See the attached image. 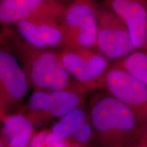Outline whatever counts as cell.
Masks as SVG:
<instances>
[{
	"instance_id": "7",
	"label": "cell",
	"mask_w": 147,
	"mask_h": 147,
	"mask_svg": "<svg viewBox=\"0 0 147 147\" xmlns=\"http://www.w3.org/2000/svg\"><path fill=\"white\" fill-rule=\"evenodd\" d=\"M136 50L124 22L101 1L98 8L97 52L114 63Z\"/></svg>"
},
{
	"instance_id": "12",
	"label": "cell",
	"mask_w": 147,
	"mask_h": 147,
	"mask_svg": "<svg viewBox=\"0 0 147 147\" xmlns=\"http://www.w3.org/2000/svg\"><path fill=\"white\" fill-rule=\"evenodd\" d=\"M51 130L72 144L90 145L93 131L88 108L78 107L55 121Z\"/></svg>"
},
{
	"instance_id": "10",
	"label": "cell",
	"mask_w": 147,
	"mask_h": 147,
	"mask_svg": "<svg viewBox=\"0 0 147 147\" xmlns=\"http://www.w3.org/2000/svg\"><path fill=\"white\" fill-rule=\"evenodd\" d=\"M67 6L56 0H3L0 3V23L1 27H10L29 18L61 20Z\"/></svg>"
},
{
	"instance_id": "11",
	"label": "cell",
	"mask_w": 147,
	"mask_h": 147,
	"mask_svg": "<svg viewBox=\"0 0 147 147\" xmlns=\"http://www.w3.org/2000/svg\"><path fill=\"white\" fill-rule=\"evenodd\" d=\"M124 22L136 50L147 51V0H102Z\"/></svg>"
},
{
	"instance_id": "5",
	"label": "cell",
	"mask_w": 147,
	"mask_h": 147,
	"mask_svg": "<svg viewBox=\"0 0 147 147\" xmlns=\"http://www.w3.org/2000/svg\"><path fill=\"white\" fill-rule=\"evenodd\" d=\"M30 87L16 55L6 46L0 49V117L18 113Z\"/></svg>"
},
{
	"instance_id": "4",
	"label": "cell",
	"mask_w": 147,
	"mask_h": 147,
	"mask_svg": "<svg viewBox=\"0 0 147 147\" xmlns=\"http://www.w3.org/2000/svg\"><path fill=\"white\" fill-rule=\"evenodd\" d=\"M99 5L97 0H73L67 5L61 20L66 47L97 51Z\"/></svg>"
},
{
	"instance_id": "8",
	"label": "cell",
	"mask_w": 147,
	"mask_h": 147,
	"mask_svg": "<svg viewBox=\"0 0 147 147\" xmlns=\"http://www.w3.org/2000/svg\"><path fill=\"white\" fill-rule=\"evenodd\" d=\"M100 91L120 101L136 113L143 123L147 119V85L125 69L111 64L104 74Z\"/></svg>"
},
{
	"instance_id": "20",
	"label": "cell",
	"mask_w": 147,
	"mask_h": 147,
	"mask_svg": "<svg viewBox=\"0 0 147 147\" xmlns=\"http://www.w3.org/2000/svg\"><path fill=\"white\" fill-rule=\"evenodd\" d=\"M146 45H147V22H146Z\"/></svg>"
},
{
	"instance_id": "14",
	"label": "cell",
	"mask_w": 147,
	"mask_h": 147,
	"mask_svg": "<svg viewBox=\"0 0 147 147\" xmlns=\"http://www.w3.org/2000/svg\"><path fill=\"white\" fill-rule=\"evenodd\" d=\"M112 64L125 69L147 85V51L136 50Z\"/></svg>"
},
{
	"instance_id": "1",
	"label": "cell",
	"mask_w": 147,
	"mask_h": 147,
	"mask_svg": "<svg viewBox=\"0 0 147 147\" xmlns=\"http://www.w3.org/2000/svg\"><path fill=\"white\" fill-rule=\"evenodd\" d=\"M1 27V45L8 47L17 57L31 89L59 91L80 84L64 67L61 49L34 47L22 40L12 26Z\"/></svg>"
},
{
	"instance_id": "21",
	"label": "cell",
	"mask_w": 147,
	"mask_h": 147,
	"mask_svg": "<svg viewBox=\"0 0 147 147\" xmlns=\"http://www.w3.org/2000/svg\"><path fill=\"white\" fill-rule=\"evenodd\" d=\"M1 1H3V0H1Z\"/></svg>"
},
{
	"instance_id": "3",
	"label": "cell",
	"mask_w": 147,
	"mask_h": 147,
	"mask_svg": "<svg viewBox=\"0 0 147 147\" xmlns=\"http://www.w3.org/2000/svg\"><path fill=\"white\" fill-rule=\"evenodd\" d=\"M89 93L80 84L59 91L34 90L18 113L27 117L35 127L45 125L84 106Z\"/></svg>"
},
{
	"instance_id": "16",
	"label": "cell",
	"mask_w": 147,
	"mask_h": 147,
	"mask_svg": "<svg viewBox=\"0 0 147 147\" xmlns=\"http://www.w3.org/2000/svg\"><path fill=\"white\" fill-rule=\"evenodd\" d=\"M140 140L146 143L147 144V119H146V121L143 123L142 132H141L140 139Z\"/></svg>"
},
{
	"instance_id": "15",
	"label": "cell",
	"mask_w": 147,
	"mask_h": 147,
	"mask_svg": "<svg viewBox=\"0 0 147 147\" xmlns=\"http://www.w3.org/2000/svg\"><path fill=\"white\" fill-rule=\"evenodd\" d=\"M69 141L56 135L51 129L36 131L30 142V147H70Z\"/></svg>"
},
{
	"instance_id": "6",
	"label": "cell",
	"mask_w": 147,
	"mask_h": 147,
	"mask_svg": "<svg viewBox=\"0 0 147 147\" xmlns=\"http://www.w3.org/2000/svg\"><path fill=\"white\" fill-rule=\"evenodd\" d=\"M60 57L69 74L89 93L100 91L104 74L111 63L97 51L77 47L60 50Z\"/></svg>"
},
{
	"instance_id": "18",
	"label": "cell",
	"mask_w": 147,
	"mask_h": 147,
	"mask_svg": "<svg viewBox=\"0 0 147 147\" xmlns=\"http://www.w3.org/2000/svg\"><path fill=\"white\" fill-rule=\"evenodd\" d=\"M56 1H59V2L63 3V4L65 5H69L73 0H56Z\"/></svg>"
},
{
	"instance_id": "2",
	"label": "cell",
	"mask_w": 147,
	"mask_h": 147,
	"mask_svg": "<svg viewBox=\"0 0 147 147\" xmlns=\"http://www.w3.org/2000/svg\"><path fill=\"white\" fill-rule=\"evenodd\" d=\"M90 121L100 147H127L140 139L142 122L135 112L104 91L89 100Z\"/></svg>"
},
{
	"instance_id": "13",
	"label": "cell",
	"mask_w": 147,
	"mask_h": 147,
	"mask_svg": "<svg viewBox=\"0 0 147 147\" xmlns=\"http://www.w3.org/2000/svg\"><path fill=\"white\" fill-rule=\"evenodd\" d=\"M34 125L20 113L1 118L0 147H30Z\"/></svg>"
},
{
	"instance_id": "17",
	"label": "cell",
	"mask_w": 147,
	"mask_h": 147,
	"mask_svg": "<svg viewBox=\"0 0 147 147\" xmlns=\"http://www.w3.org/2000/svg\"><path fill=\"white\" fill-rule=\"evenodd\" d=\"M127 147H147V144L146 143L142 142L141 140H139Z\"/></svg>"
},
{
	"instance_id": "9",
	"label": "cell",
	"mask_w": 147,
	"mask_h": 147,
	"mask_svg": "<svg viewBox=\"0 0 147 147\" xmlns=\"http://www.w3.org/2000/svg\"><path fill=\"white\" fill-rule=\"evenodd\" d=\"M16 34L26 43L43 49H63L66 47L65 31L61 20L55 18H29L18 22Z\"/></svg>"
},
{
	"instance_id": "19",
	"label": "cell",
	"mask_w": 147,
	"mask_h": 147,
	"mask_svg": "<svg viewBox=\"0 0 147 147\" xmlns=\"http://www.w3.org/2000/svg\"><path fill=\"white\" fill-rule=\"evenodd\" d=\"M70 147H93V146H92L91 144L90 145H78V144H72Z\"/></svg>"
}]
</instances>
